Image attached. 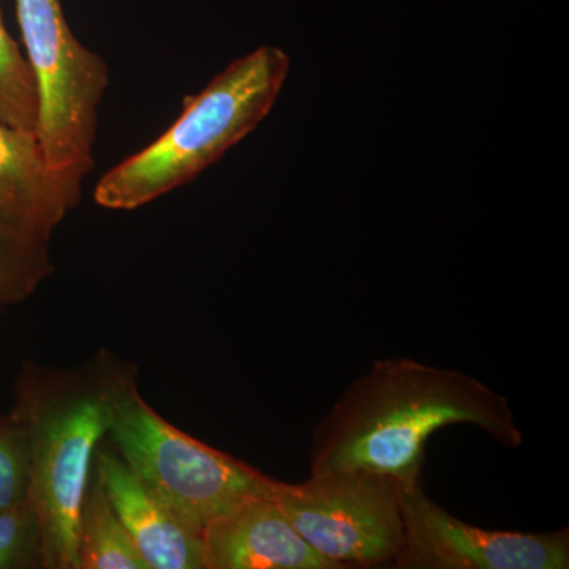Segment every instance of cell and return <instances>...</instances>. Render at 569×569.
<instances>
[{
    "label": "cell",
    "mask_w": 569,
    "mask_h": 569,
    "mask_svg": "<svg viewBox=\"0 0 569 569\" xmlns=\"http://www.w3.org/2000/svg\"><path fill=\"white\" fill-rule=\"evenodd\" d=\"M43 568V533L31 500L0 511V569Z\"/></svg>",
    "instance_id": "5bb4252c"
},
{
    "label": "cell",
    "mask_w": 569,
    "mask_h": 569,
    "mask_svg": "<svg viewBox=\"0 0 569 569\" xmlns=\"http://www.w3.org/2000/svg\"><path fill=\"white\" fill-rule=\"evenodd\" d=\"M96 468L148 569H204L200 535L142 485L114 448L100 443Z\"/></svg>",
    "instance_id": "30bf717a"
},
{
    "label": "cell",
    "mask_w": 569,
    "mask_h": 569,
    "mask_svg": "<svg viewBox=\"0 0 569 569\" xmlns=\"http://www.w3.org/2000/svg\"><path fill=\"white\" fill-rule=\"evenodd\" d=\"M81 193L82 183L52 170L36 132L0 122V223L50 241Z\"/></svg>",
    "instance_id": "9c48e42d"
},
{
    "label": "cell",
    "mask_w": 569,
    "mask_h": 569,
    "mask_svg": "<svg viewBox=\"0 0 569 569\" xmlns=\"http://www.w3.org/2000/svg\"><path fill=\"white\" fill-rule=\"evenodd\" d=\"M452 425L477 426L509 448L523 441L507 397L478 378L417 359H380L313 430L310 473L362 470L417 488L427 441Z\"/></svg>",
    "instance_id": "6da1fadb"
},
{
    "label": "cell",
    "mask_w": 569,
    "mask_h": 569,
    "mask_svg": "<svg viewBox=\"0 0 569 569\" xmlns=\"http://www.w3.org/2000/svg\"><path fill=\"white\" fill-rule=\"evenodd\" d=\"M107 437L142 485L200 537L236 505L274 488L276 479L164 421L134 378L119 396Z\"/></svg>",
    "instance_id": "277c9868"
},
{
    "label": "cell",
    "mask_w": 569,
    "mask_h": 569,
    "mask_svg": "<svg viewBox=\"0 0 569 569\" xmlns=\"http://www.w3.org/2000/svg\"><path fill=\"white\" fill-rule=\"evenodd\" d=\"M271 497L337 569L392 567L406 545L400 488L383 475L331 471L301 485L276 479Z\"/></svg>",
    "instance_id": "8992f818"
},
{
    "label": "cell",
    "mask_w": 569,
    "mask_h": 569,
    "mask_svg": "<svg viewBox=\"0 0 569 569\" xmlns=\"http://www.w3.org/2000/svg\"><path fill=\"white\" fill-rule=\"evenodd\" d=\"M31 451L24 429L13 415L0 417V511L28 500Z\"/></svg>",
    "instance_id": "9a60e30c"
},
{
    "label": "cell",
    "mask_w": 569,
    "mask_h": 569,
    "mask_svg": "<svg viewBox=\"0 0 569 569\" xmlns=\"http://www.w3.org/2000/svg\"><path fill=\"white\" fill-rule=\"evenodd\" d=\"M290 71V58L261 47L228 66L157 140L127 157L97 183L96 203L134 211L193 181L253 132L274 107Z\"/></svg>",
    "instance_id": "3957f363"
},
{
    "label": "cell",
    "mask_w": 569,
    "mask_h": 569,
    "mask_svg": "<svg viewBox=\"0 0 569 569\" xmlns=\"http://www.w3.org/2000/svg\"><path fill=\"white\" fill-rule=\"evenodd\" d=\"M406 545L397 569H568L569 530L519 533L481 529L449 515L422 485L400 489Z\"/></svg>",
    "instance_id": "52a82bcc"
},
{
    "label": "cell",
    "mask_w": 569,
    "mask_h": 569,
    "mask_svg": "<svg viewBox=\"0 0 569 569\" xmlns=\"http://www.w3.org/2000/svg\"><path fill=\"white\" fill-rule=\"evenodd\" d=\"M134 378L129 365L100 353L80 369L26 365L13 418L31 451V492L43 533L44 569H80L78 516L96 451L110 430L116 403Z\"/></svg>",
    "instance_id": "7a4b0ae2"
},
{
    "label": "cell",
    "mask_w": 569,
    "mask_h": 569,
    "mask_svg": "<svg viewBox=\"0 0 569 569\" xmlns=\"http://www.w3.org/2000/svg\"><path fill=\"white\" fill-rule=\"evenodd\" d=\"M48 242L0 223V306L24 301L52 276Z\"/></svg>",
    "instance_id": "7c38bea8"
},
{
    "label": "cell",
    "mask_w": 569,
    "mask_h": 569,
    "mask_svg": "<svg viewBox=\"0 0 569 569\" xmlns=\"http://www.w3.org/2000/svg\"><path fill=\"white\" fill-rule=\"evenodd\" d=\"M37 121L39 97L31 67L0 13V122L36 132Z\"/></svg>",
    "instance_id": "4fadbf2b"
},
{
    "label": "cell",
    "mask_w": 569,
    "mask_h": 569,
    "mask_svg": "<svg viewBox=\"0 0 569 569\" xmlns=\"http://www.w3.org/2000/svg\"><path fill=\"white\" fill-rule=\"evenodd\" d=\"M39 97L37 137L52 170L82 183L93 168L107 62L71 32L61 0H14Z\"/></svg>",
    "instance_id": "5b68a950"
},
{
    "label": "cell",
    "mask_w": 569,
    "mask_h": 569,
    "mask_svg": "<svg viewBox=\"0 0 569 569\" xmlns=\"http://www.w3.org/2000/svg\"><path fill=\"white\" fill-rule=\"evenodd\" d=\"M77 550L80 569H148L112 507L96 462L78 516Z\"/></svg>",
    "instance_id": "8fae6325"
},
{
    "label": "cell",
    "mask_w": 569,
    "mask_h": 569,
    "mask_svg": "<svg viewBox=\"0 0 569 569\" xmlns=\"http://www.w3.org/2000/svg\"><path fill=\"white\" fill-rule=\"evenodd\" d=\"M204 569H337L271 496L247 498L201 533Z\"/></svg>",
    "instance_id": "ba28073f"
}]
</instances>
